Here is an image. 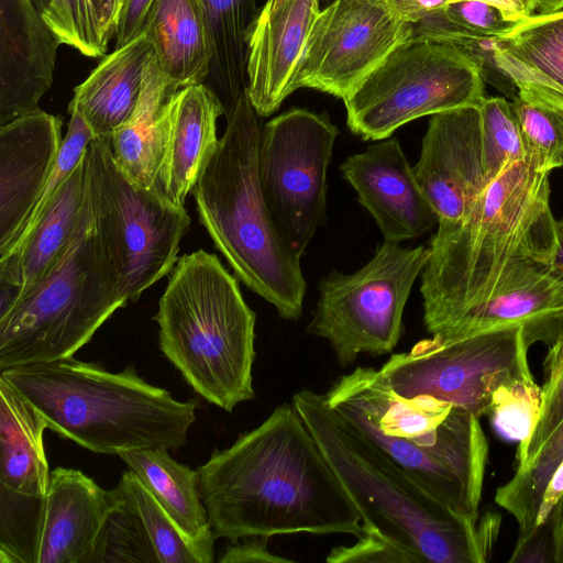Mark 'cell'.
Here are the masks:
<instances>
[{
    "label": "cell",
    "instance_id": "obj_1",
    "mask_svg": "<svg viewBox=\"0 0 563 563\" xmlns=\"http://www.w3.org/2000/svg\"><path fill=\"white\" fill-rule=\"evenodd\" d=\"M197 473L217 538L365 536L360 511L292 402L216 450Z\"/></svg>",
    "mask_w": 563,
    "mask_h": 563
},
{
    "label": "cell",
    "instance_id": "obj_2",
    "mask_svg": "<svg viewBox=\"0 0 563 563\" xmlns=\"http://www.w3.org/2000/svg\"><path fill=\"white\" fill-rule=\"evenodd\" d=\"M550 173L517 162L486 187L466 218L438 224L420 287L431 335L548 272L556 242Z\"/></svg>",
    "mask_w": 563,
    "mask_h": 563
},
{
    "label": "cell",
    "instance_id": "obj_3",
    "mask_svg": "<svg viewBox=\"0 0 563 563\" xmlns=\"http://www.w3.org/2000/svg\"><path fill=\"white\" fill-rule=\"evenodd\" d=\"M295 408L361 514L365 536L411 562L483 563L492 554L500 519L477 522L456 515L353 428L323 394L297 391Z\"/></svg>",
    "mask_w": 563,
    "mask_h": 563
},
{
    "label": "cell",
    "instance_id": "obj_4",
    "mask_svg": "<svg viewBox=\"0 0 563 563\" xmlns=\"http://www.w3.org/2000/svg\"><path fill=\"white\" fill-rule=\"evenodd\" d=\"M323 397L427 493L477 522L488 457L479 418L432 396H401L374 367L341 375Z\"/></svg>",
    "mask_w": 563,
    "mask_h": 563
},
{
    "label": "cell",
    "instance_id": "obj_5",
    "mask_svg": "<svg viewBox=\"0 0 563 563\" xmlns=\"http://www.w3.org/2000/svg\"><path fill=\"white\" fill-rule=\"evenodd\" d=\"M46 420L47 429L100 454L187 442L196 399L176 400L130 365L119 373L73 357L0 372Z\"/></svg>",
    "mask_w": 563,
    "mask_h": 563
},
{
    "label": "cell",
    "instance_id": "obj_6",
    "mask_svg": "<svg viewBox=\"0 0 563 563\" xmlns=\"http://www.w3.org/2000/svg\"><path fill=\"white\" fill-rule=\"evenodd\" d=\"M227 115L217 151L194 186L199 220L235 276L286 320L301 317L307 283L278 234L257 173L260 115L246 89Z\"/></svg>",
    "mask_w": 563,
    "mask_h": 563
},
{
    "label": "cell",
    "instance_id": "obj_7",
    "mask_svg": "<svg viewBox=\"0 0 563 563\" xmlns=\"http://www.w3.org/2000/svg\"><path fill=\"white\" fill-rule=\"evenodd\" d=\"M154 320L161 351L198 395L228 412L255 398L256 314L216 254L178 258Z\"/></svg>",
    "mask_w": 563,
    "mask_h": 563
},
{
    "label": "cell",
    "instance_id": "obj_8",
    "mask_svg": "<svg viewBox=\"0 0 563 563\" xmlns=\"http://www.w3.org/2000/svg\"><path fill=\"white\" fill-rule=\"evenodd\" d=\"M87 185L74 231L47 273L0 312V372L73 357L128 301L102 234L88 147Z\"/></svg>",
    "mask_w": 563,
    "mask_h": 563
},
{
    "label": "cell",
    "instance_id": "obj_9",
    "mask_svg": "<svg viewBox=\"0 0 563 563\" xmlns=\"http://www.w3.org/2000/svg\"><path fill=\"white\" fill-rule=\"evenodd\" d=\"M481 65L461 48L412 35L344 99L349 129L363 140H385L416 119L485 99Z\"/></svg>",
    "mask_w": 563,
    "mask_h": 563
},
{
    "label": "cell",
    "instance_id": "obj_10",
    "mask_svg": "<svg viewBox=\"0 0 563 563\" xmlns=\"http://www.w3.org/2000/svg\"><path fill=\"white\" fill-rule=\"evenodd\" d=\"M430 250L386 242L354 273L332 272L318 285V300L306 332L327 340L342 367L365 353H391L402 332L411 288Z\"/></svg>",
    "mask_w": 563,
    "mask_h": 563
},
{
    "label": "cell",
    "instance_id": "obj_11",
    "mask_svg": "<svg viewBox=\"0 0 563 563\" xmlns=\"http://www.w3.org/2000/svg\"><path fill=\"white\" fill-rule=\"evenodd\" d=\"M95 177L99 222L117 266L128 302L168 275L178 261L179 243L190 218L159 188L132 180L115 161L109 139L88 145Z\"/></svg>",
    "mask_w": 563,
    "mask_h": 563
},
{
    "label": "cell",
    "instance_id": "obj_12",
    "mask_svg": "<svg viewBox=\"0 0 563 563\" xmlns=\"http://www.w3.org/2000/svg\"><path fill=\"white\" fill-rule=\"evenodd\" d=\"M522 328L506 325L461 336L431 335L395 353L379 368L399 395H428L477 418L488 416L494 390L531 374Z\"/></svg>",
    "mask_w": 563,
    "mask_h": 563
},
{
    "label": "cell",
    "instance_id": "obj_13",
    "mask_svg": "<svg viewBox=\"0 0 563 563\" xmlns=\"http://www.w3.org/2000/svg\"><path fill=\"white\" fill-rule=\"evenodd\" d=\"M339 134L328 115L292 108L262 126L257 173L272 221L301 258L325 218L327 172Z\"/></svg>",
    "mask_w": 563,
    "mask_h": 563
},
{
    "label": "cell",
    "instance_id": "obj_14",
    "mask_svg": "<svg viewBox=\"0 0 563 563\" xmlns=\"http://www.w3.org/2000/svg\"><path fill=\"white\" fill-rule=\"evenodd\" d=\"M412 35L413 24L400 20L380 0H331L310 27L298 88L343 100Z\"/></svg>",
    "mask_w": 563,
    "mask_h": 563
},
{
    "label": "cell",
    "instance_id": "obj_15",
    "mask_svg": "<svg viewBox=\"0 0 563 563\" xmlns=\"http://www.w3.org/2000/svg\"><path fill=\"white\" fill-rule=\"evenodd\" d=\"M412 170L439 224L466 218L489 185L479 108L463 107L431 115Z\"/></svg>",
    "mask_w": 563,
    "mask_h": 563
},
{
    "label": "cell",
    "instance_id": "obj_16",
    "mask_svg": "<svg viewBox=\"0 0 563 563\" xmlns=\"http://www.w3.org/2000/svg\"><path fill=\"white\" fill-rule=\"evenodd\" d=\"M121 503L81 471L56 467L45 495L31 497L30 563H93L102 528Z\"/></svg>",
    "mask_w": 563,
    "mask_h": 563
},
{
    "label": "cell",
    "instance_id": "obj_17",
    "mask_svg": "<svg viewBox=\"0 0 563 563\" xmlns=\"http://www.w3.org/2000/svg\"><path fill=\"white\" fill-rule=\"evenodd\" d=\"M340 170L377 223L384 241L416 239L439 224L396 139L387 137L349 156Z\"/></svg>",
    "mask_w": 563,
    "mask_h": 563
},
{
    "label": "cell",
    "instance_id": "obj_18",
    "mask_svg": "<svg viewBox=\"0 0 563 563\" xmlns=\"http://www.w3.org/2000/svg\"><path fill=\"white\" fill-rule=\"evenodd\" d=\"M63 121L40 108L0 126V255L22 234L57 158Z\"/></svg>",
    "mask_w": 563,
    "mask_h": 563
},
{
    "label": "cell",
    "instance_id": "obj_19",
    "mask_svg": "<svg viewBox=\"0 0 563 563\" xmlns=\"http://www.w3.org/2000/svg\"><path fill=\"white\" fill-rule=\"evenodd\" d=\"M320 0H267L249 37L246 92L260 117L298 88L297 74Z\"/></svg>",
    "mask_w": 563,
    "mask_h": 563
},
{
    "label": "cell",
    "instance_id": "obj_20",
    "mask_svg": "<svg viewBox=\"0 0 563 563\" xmlns=\"http://www.w3.org/2000/svg\"><path fill=\"white\" fill-rule=\"evenodd\" d=\"M59 45L33 0H0V126L38 109Z\"/></svg>",
    "mask_w": 563,
    "mask_h": 563
},
{
    "label": "cell",
    "instance_id": "obj_21",
    "mask_svg": "<svg viewBox=\"0 0 563 563\" xmlns=\"http://www.w3.org/2000/svg\"><path fill=\"white\" fill-rule=\"evenodd\" d=\"M225 109L205 84L179 88L168 100L163 120L157 185L176 206L185 207L217 151V120Z\"/></svg>",
    "mask_w": 563,
    "mask_h": 563
},
{
    "label": "cell",
    "instance_id": "obj_22",
    "mask_svg": "<svg viewBox=\"0 0 563 563\" xmlns=\"http://www.w3.org/2000/svg\"><path fill=\"white\" fill-rule=\"evenodd\" d=\"M479 63L483 74L489 64L516 95L563 106V10L533 13L504 36L484 41Z\"/></svg>",
    "mask_w": 563,
    "mask_h": 563
},
{
    "label": "cell",
    "instance_id": "obj_23",
    "mask_svg": "<svg viewBox=\"0 0 563 563\" xmlns=\"http://www.w3.org/2000/svg\"><path fill=\"white\" fill-rule=\"evenodd\" d=\"M88 147L33 228L0 255V312L47 273L69 240L84 203Z\"/></svg>",
    "mask_w": 563,
    "mask_h": 563
},
{
    "label": "cell",
    "instance_id": "obj_24",
    "mask_svg": "<svg viewBox=\"0 0 563 563\" xmlns=\"http://www.w3.org/2000/svg\"><path fill=\"white\" fill-rule=\"evenodd\" d=\"M153 52L142 33L115 47L75 87L68 111L78 112L95 137L110 139L130 118L141 93L145 64Z\"/></svg>",
    "mask_w": 563,
    "mask_h": 563
},
{
    "label": "cell",
    "instance_id": "obj_25",
    "mask_svg": "<svg viewBox=\"0 0 563 563\" xmlns=\"http://www.w3.org/2000/svg\"><path fill=\"white\" fill-rule=\"evenodd\" d=\"M119 456L184 537L207 556L209 563L213 562L217 537L201 499L197 470L178 463L163 449L134 450Z\"/></svg>",
    "mask_w": 563,
    "mask_h": 563
},
{
    "label": "cell",
    "instance_id": "obj_26",
    "mask_svg": "<svg viewBox=\"0 0 563 563\" xmlns=\"http://www.w3.org/2000/svg\"><path fill=\"white\" fill-rule=\"evenodd\" d=\"M143 33L178 88L205 84L211 55L201 0H153Z\"/></svg>",
    "mask_w": 563,
    "mask_h": 563
},
{
    "label": "cell",
    "instance_id": "obj_27",
    "mask_svg": "<svg viewBox=\"0 0 563 563\" xmlns=\"http://www.w3.org/2000/svg\"><path fill=\"white\" fill-rule=\"evenodd\" d=\"M506 325L521 327L529 347L537 342L551 346L563 329V280L548 271L489 299L452 329L435 335L461 336Z\"/></svg>",
    "mask_w": 563,
    "mask_h": 563
},
{
    "label": "cell",
    "instance_id": "obj_28",
    "mask_svg": "<svg viewBox=\"0 0 563 563\" xmlns=\"http://www.w3.org/2000/svg\"><path fill=\"white\" fill-rule=\"evenodd\" d=\"M43 415L0 375V484L23 495H45L51 472Z\"/></svg>",
    "mask_w": 563,
    "mask_h": 563
},
{
    "label": "cell",
    "instance_id": "obj_29",
    "mask_svg": "<svg viewBox=\"0 0 563 563\" xmlns=\"http://www.w3.org/2000/svg\"><path fill=\"white\" fill-rule=\"evenodd\" d=\"M179 88L148 57L137 103L130 118L109 139L112 154L128 177L146 189L159 188L157 170L166 104Z\"/></svg>",
    "mask_w": 563,
    "mask_h": 563
},
{
    "label": "cell",
    "instance_id": "obj_30",
    "mask_svg": "<svg viewBox=\"0 0 563 563\" xmlns=\"http://www.w3.org/2000/svg\"><path fill=\"white\" fill-rule=\"evenodd\" d=\"M210 46L205 81L225 114L246 89L249 37L260 10L256 0H201Z\"/></svg>",
    "mask_w": 563,
    "mask_h": 563
},
{
    "label": "cell",
    "instance_id": "obj_31",
    "mask_svg": "<svg viewBox=\"0 0 563 563\" xmlns=\"http://www.w3.org/2000/svg\"><path fill=\"white\" fill-rule=\"evenodd\" d=\"M563 460V421L530 464L517 468L514 477L497 489L496 503L518 522L519 533L537 526L548 482Z\"/></svg>",
    "mask_w": 563,
    "mask_h": 563
},
{
    "label": "cell",
    "instance_id": "obj_32",
    "mask_svg": "<svg viewBox=\"0 0 563 563\" xmlns=\"http://www.w3.org/2000/svg\"><path fill=\"white\" fill-rule=\"evenodd\" d=\"M117 487L139 514L158 563H209L131 470L123 472Z\"/></svg>",
    "mask_w": 563,
    "mask_h": 563
},
{
    "label": "cell",
    "instance_id": "obj_33",
    "mask_svg": "<svg viewBox=\"0 0 563 563\" xmlns=\"http://www.w3.org/2000/svg\"><path fill=\"white\" fill-rule=\"evenodd\" d=\"M510 103L523 136L526 159L543 170L563 167V106L521 93Z\"/></svg>",
    "mask_w": 563,
    "mask_h": 563
},
{
    "label": "cell",
    "instance_id": "obj_34",
    "mask_svg": "<svg viewBox=\"0 0 563 563\" xmlns=\"http://www.w3.org/2000/svg\"><path fill=\"white\" fill-rule=\"evenodd\" d=\"M542 391L532 374L514 377L492 395L488 416L505 438L518 441V452L528 443L541 411Z\"/></svg>",
    "mask_w": 563,
    "mask_h": 563
},
{
    "label": "cell",
    "instance_id": "obj_35",
    "mask_svg": "<svg viewBox=\"0 0 563 563\" xmlns=\"http://www.w3.org/2000/svg\"><path fill=\"white\" fill-rule=\"evenodd\" d=\"M484 163L490 184L510 165L525 161L526 145L511 103L503 97L485 98L481 103Z\"/></svg>",
    "mask_w": 563,
    "mask_h": 563
},
{
    "label": "cell",
    "instance_id": "obj_36",
    "mask_svg": "<svg viewBox=\"0 0 563 563\" xmlns=\"http://www.w3.org/2000/svg\"><path fill=\"white\" fill-rule=\"evenodd\" d=\"M101 562L158 563L139 514L122 494L121 503L109 515L98 541L93 563Z\"/></svg>",
    "mask_w": 563,
    "mask_h": 563
},
{
    "label": "cell",
    "instance_id": "obj_37",
    "mask_svg": "<svg viewBox=\"0 0 563 563\" xmlns=\"http://www.w3.org/2000/svg\"><path fill=\"white\" fill-rule=\"evenodd\" d=\"M545 382L541 387V411L527 445L518 452V466L530 464L563 421V329L549 346L543 363Z\"/></svg>",
    "mask_w": 563,
    "mask_h": 563
},
{
    "label": "cell",
    "instance_id": "obj_38",
    "mask_svg": "<svg viewBox=\"0 0 563 563\" xmlns=\"http://www.w3.org/2000/svg\"><path fill=\"white\" fill-rule=\"evenodd\" d=\"M43 20L60 44L85 56L104 55L101 49L88 0H33Z\"/></svg>",
    "mask_w": 563,
    "mask_h": 563
},
{
    "label": "cell",
    "instance_id": "obj_39",
    "mask_svg": "<svg viewBox=\"0 0 563 563\" xmlns=\"http://www.w3.org/2000/svg\"><path fill=\"white\" fill-rule=\"evenodd\" d=\"M442 12L486 40L501 37L516 25L507 21L498 9L479 0H449Z\"/></svg>",
    "mask_w": 563,
    "mask_h": 563
},
{
    "label": "cell",
    "instance_id": "obj_40",
    "mask_svg": "<svg viewBox=\"0 0 563 563\" xmlns=\"http://www.w3.org/2000/svg\"><path fill=\"white\" fill-rule=\"evenodd\" d=\"M511 563H555V541L551 518L519 533L509 559Z\"/></svg>",
    "mask_w": 563,
    "mask_h": 563
},
{
    "label": "cell",
    "instance_id": "obj_41",
    "mask_svg": "<svg viewBox=\"0 0 563 563\" xmlns=\"http://www.w3.org/2000/svg\"><path fill=\"white\" fill-rule=\"evenodd\" d=\"M269 537L249 536L231 543L222 551L218 561L221 563H279L294 562V560L275 555L268 550Z\"/></svg>",
    "mask_w": 563,
    "mask_h": 563
},
{
    "label": "cell",
    "instance_id": "obj_42",
    "mask_svg": "<svg viewBox=\"0 0 563 563\" xmlns=\"http://www.w3.org/2000/svg\"><path fill=\"white\" fill-rule=\"evenodd\" d=\"M153 0H123L115 29V47H121L143 33Z\"/></svg>",
    "mask_w": 563,
    "mask_h": 563
},
{
    "label": "cell",
    "instance_id": "obj_43",
    "mask_svg": "<svg viewBox=\"0 0 563 563\" xmlns=\"http://www.w3.org/2000/svg\"><path fill=\"white\" fill-rule=\"evenodd\" d=\"M98 42L107 53L108 44L115 34L123 0H88Z\"/></svg>",
    "mask_w": 563,
    "mask_h": 563
},
{
    "label": "cell",
    "instance_id": "obj_44",
    "mask_svg": "<svg viewBox=\"0 0 563 563\" xmlns=\"http://www.w3.org/2000/svg\"><path fill=\"white\" fill-rule=\"evenodd\" d=\"M400 20L416 24L444 8L449 0H380Z\"/></svg>",
    "mask_w": 563,
    "mask_h": 563
},
{
    "label": "cell",
    "instance_id": "obj_45",
    "mask_svg": "<svg viewBox=\"0 0 563 563\" xmlns=\"http://www.w3.org/2000/svg\"><path fill=\"white\" fill-rule=\"evenodd\" d=\"M563 495V460L560 462L553 474L551 475L545 490L543 493L539 514L537 518V525L543 522L551 510Z\"/></svg>",
    "mask_w": 563,
    "mask_h": 563
},
{
    "label": "cell",
    "instance_id": "obj_46",
    "mask_svg": "<svg viewBox=\"0 0 563 563\" xmlns=\"http://www.w3.org/2000/svg\"><path fill=\"white\" fill-rule=\"evenodd\" d=\"M486 2L500 11L503 16L510 22H520L527 19L529 12L523 0H479Z\"/></svg>",
    "mask_w": 563,
    "mask_h": 563
},
{
    "label": "cell",
    "instance_id": "obj_47",
    "mask_svg": "<svg viewBox=\"0 0 563 563\" xmlns=\"http://www.w3.org/2000/svg\"><path fill=\"white\" fill-rule=\"evenodd\" d=\"M549 517L553 525L555 563H563V495L551 510Z\"/></svg>",
    "mask_w": 563,
    "mask_h": 563
},
{
    "label": "cell",
    "instance_id": "obj_48",
    "mask_svg": "<svg viewBox=\"0 0 563 563\" xmlns=\"http://www.w3.org/2000/svg\"><path fill=\"white\" fill-rule=\"evenodd\" d=\"M555 234V247L548 271L555 278L563 280V219L556 220Z\"/></svg>",
    "mask_w": 563,
    "mask_h": 563
},
{
    "label": "cell",
    "instance_id": "obj_49",
    "mask_svg": "<svg viewBox=\"0 0 563 563\" xmlns=\"http://www.w3.org/2000/svg\"><path fill=\"white\" fill-rule=\"evenodd\" d=\"M563 10V0H538L534 13L548 14Z\"/></svg>",
    "mask_w": 563,
    "mask_h": 563
},
{
    "label": "cell",
    "instance_id": "obj_50",
    "mask_svg": "<svg viewBox=\"0 0 563 563\" xmlns=\"http://www.w3.org/2000/svg\"><path fill=\"white\" fill-rule=\"evenodd\" d=\"M523 1H525L526 5H527L529 12L531 14H533L536 12L538 0H523Z\"/></svg>",
    "mask_w": 563,
    "mask_h": 563
},
{
    "label": "cell",
    "instance_id": "obj_51",
    "mask_svg": "<svg viewBox=\"0 0 563 563\" xmlns=\"http://www.w3.org/2000/svg\"><path fill=\"white\" fill-rule=\"evenodd\" d=\"M271 1H273V2H278L279 0H271Z\"/></svg>",
    "mask_w": 563,
    "mask_h": 563
}]
</instances>
